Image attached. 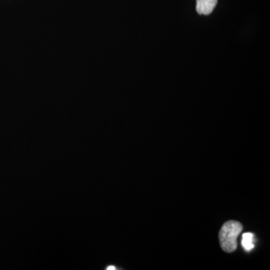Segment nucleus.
Segmentation results:
<instances>
[{"label":"nucleus","instance_id":"f257e3e1","mask_svg":"<svg viewBox=\"0 0 270 270\" xmlns=\"http://www.w3.org/2000/svg\"><path fill=\"white\" fill-rule=\"evenodd\" d=\"M242 230V225L236 220H229L224 224L219 231L218 238L222 250L226 253L235 252L237 238Z\"/></svg>","mask_w":270,"mask_h":270},{"label":"nucleus","instance_id":"f03ea898","mask_svg":"<svg viewBox=\"0 0 270 270\" xmlns=\"http://www.w3.org/2000/svg\"><path fill=\"white\" fill-rule=\"evenodd\" d=\"M217 2L218 0H196V12L199 14H210Z\"/></svg>","mask_w":270,"mask_h":270},{"label":"nucleus","instance_id":"7ed1b4c3","mask_svg":"<svg viewBox=\"0 0 270 270\" xmlns=\"http://www.w3.org/2000/svg\"><path fill=\"white\" fill-rule=\"evenodd\" d=\"M242 246L246 252H250L254 248V236L252 232H244L242 237Z\"/></svg>","mask_w":270,"mask_h":270},{"label":"nucleus","instance_id":"20e7f679","mask_svg":"<svg viewBox=\"0 0 270 270\" xmlns=\"http://www.w3.org/2000/svg\"><path fill=\"white\" fill-rule=\"evenodd\" d=\"M106 270H116V268H115V266H108V268H106Z\"/></svg>","mask_w":270,"mask_h":270}]
</instances>
